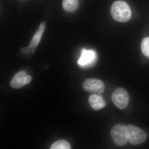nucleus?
<instances>
[{
    "label": "nucleus",
    "mask_w": 149,
    "mask_h": 149,
    "mask_svg": "<svg viewBox=\"0 0 149 149\" xmlns=\"http://www.w3.org/2000/svg\"><path fill=\"white\" fill-rule=\"evenodd\" d=\"M27 74L23 70L17 72L11 80L10 85L14 89H19L24 85V79Z\"/></svg>",
    "instance_id": "9"
},
{
    "label": "nucleus",
    "mask_w": 149,
    "mask_h": 149,
    "mask_svg": "<svg viewBox=\"0 0 149 149\" xmlns=\"http://www.w3.org/2000/svg\"><path fill=\"white\" fill-rule=\"evenodd\" d=\"M32 80V77L30 75H27L24 79V85H26L29 84Z\"/></svg>",
    "instance_id": "13"
},
{
    "label": "nucleus",
    "mask_w": 149,
    "mask_h": 149,
    "mask_svg": "<svg viewBox=\"0 0 149 149\" xmlns=\"http://www.w3.org/2000/svg\"><path fill=\"white\" fill-rule=\"evenodd\" d=\"M50 149H70L71 146L68 141L60 140L56 141L51 146Z\"/></svg>",
    "instance_id": "11"
},
{
    "label": "nucleus",
    "mask_w": 149,
    "mask_h": 149,
    "mask_svg": "<svg viewBox=\"0 0 149 149\" xmlns=\"http://www.w3.org/2000/svg\"><path fill=\"white\" fill-rule=\"evenodd\" d=\"M45 26L46 23L45 22H42L40 24L39 29L33 36L28 48H27L29 52H34L35 49L39 45L42 38V35L45 29Z\"/></svg>",
    "instance_id": "7"
},
{
    "label": "nucleus",
    "mask_w": 149,
    "mask_h": 149,
    "mask_svg": "<svg viewBox=\"0 0 149 149\" xmlns=\"http://www.w3.org/2000/svg\"><path fill=\"white\" fill-rule=\"evenodd\" d=\"M83 88L85 92L100 95L104 91L105 86L102 80L89 78L84 81L83 84Z\"/></svg>",
    "instance_id": "5"
},
{
    "label": "nucleus",
    "mask_w": 149,
    "mask_h": 149,
    "mask_svg": "<svg viewBox=\"0 0 149 149\" xmlns=\"http://www.w3.org/2000/svg\"><path fill=\"white\" fill-rule=\"evenodd\" d=\"M97 59V54L95 51L83 49L81 51V56L77 63L78 65L81 67H89L94 65Z\"/></svg>",
    "instance_id": "6"
},
{
    "label": "nucleus",
    "mask_w": 149,
    "mask_h": 149,
    "mask_svg": "<svg viewBox=\"0 0 149 149\" xmlns=\"http://www.w3.org/2000/svg\"><path fill=\"white\" fill-rule=\"evenodd\" d=\"M113 103L119 109H125L129 102V97L128 92L123 88H118L114 91L111 96Z\"/></svg>",
    "instance_id": "4"
},
{
    "label": "nucleus",
    "mask_w": 149,
    "mask_h": 149,
    "mask_svg": "<svg viewBox=\"0 0 149 149\" xmlns=\"http://www.w3.org/2000/svg\"><path fill=\"white\" fill-rule=\"evenodd\" d=\"M88 100L91 107L95 110H98L105 107L106 102L103 97L99 94L91 95Z\"/></svg>",
    "instance_id": "8"
},
{
    "label": "nucleus",
    "mask_w": 149,
    "mask_h": 149,
    "mask_svg": "<svg viewBox=\"0 0 149 149\" xmlns=\"http://www.w3.org/2000/svg\"><path fill=\"white\" fill-rule=\"evenodd\" d=\"M113 18L118 22H125L129 21L132 16L130 6L125 2L118 1L113 4L111 9Z\"/></svg>",
    "instance_id": "1"
},
{
    "label": "nucleus",
    "mask_w": 149,
    "mask_h": 149,
    "mask_svg": "<svg viewBox=\"0 0 149 149\" xmlns=\"http://www.w3.org/2000/svg\"><path fill=\"white\" fill-rule=\"evenodd\" d=\"M78 0H63L62 6L63 9L68 12H72L78 7Z\"/></svg>",
    "instance_id": "10"
},
{
    "label": "nucleus",
    "mask_w": 149,
    "mask_h": 149,
    "mask_svg": "<svg viewBox=\"0 0 149 149\" xmlns=\"http://www.w3.org/2000/svg\"><path fill=\"white\" fill-rule=\"evenodd\" d=\"M128 142L133 145H140L146 140L147 135L141 128L132 124L127 126Z\"/></svg>",
    "instance_id": "3"
},
{
    "label": "nucleus",
    "mask_w": 149,
    "mask_h": 149,
    "mask_svg": "<svg viewBox=\"0 0 149 149\" xmlns=\"http://www.w3.org/2000/svg\"><path fill=\"white\" fill-rule=\"evenodd\" d=\"M127 126L122 123H118L111 128V136L116 146H123L128 143Z\"/></svg>",
    "instance_id": "2"
},
{
    "label": "nucleus",
    "mask_w": 149,
    "mask_h": 149,
    "mask_svg": "<svg viewBox=\"0 0 149 149\" xmlns=\"http://www.w3.org/2000/svg\"><path fill=\"white\" fill-rule=\"evenodd\" d=\"M141 49L144 55L149 58V37L144 38L142 40Z\"/></svg>",
    "instance_id": "12"
}]
</instances>
